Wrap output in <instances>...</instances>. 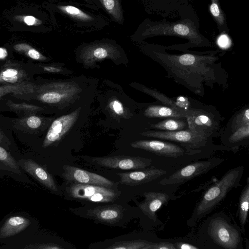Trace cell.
<instances>
[{
	"mask_svg": "<svg viewBox=\"0 0 249 249\" xmlns=\"http://www.w3.org/2000/svg\"><path fill=\"white\" fill-rule=\"evenodd\" d=\"M217 44L223 49L229 48L231 44V41L229 36L225 34L221 35L217 39Z\"/></svg>",
	"mask_w": 249,
	"mask_h": 249,
	"instance_id": "40",
	"label": "cell"
},
{
	"mask_svg": "<svg viewBox=\"0 0 249 249\" xmlns=\"http://www.w3.org/2000/svg\"><path fill=\"white\" fill-rule=\"evenodd\" d=\"M62 168L63 172L61 176L69 183L89 184L113 188H117L118 185V182L77 167L64 165Z\"/></svg>",
	"mask_w": 249,
	"mask_h": 249,
	"instance_id": "14",
	"label": "cell"
},
{
	"mask_svg": "<svg viewBox=\"0 0 249 249\" xmlns=\"http://www.w3.org/2000/svg\"><path fill=\"white\" fill-rule=\"evenodd\" d=\"M35 82H25L14 85H0V99L13 94H23L33 92Z\"/></svg>",
	"mask_w": 249,
	"mask_h": 249,
	"instance_id": "28",
	"label": "cell"
},
{
	"mask_svg": "<svg viewBox=\"0 0 249 249\" xmlns=\"http://www.w3.org/2000/svg\"><path fill=\"white\" fill-rule=\"evenodd\" d=\"M34 66L36 71V74L41 73H58L63 71L62 68L56 64H45L43 62H34Z\"/></svg>",
	"mask_w": 249,
	"mask_h": 249,
	"instance_id": "34",
	"label": "cell"
},
{
	"mask_svg": "<svg viewBox=\"0 0 249 249\" xmlns=\"http://www.w3.org/2000/svg\"><path fill=\"white\" fill-rule=\"evenodd\" d=\"M243 170V166L230 170L217 183L209 188L196 204L187 224L195 225L215 208L231 190L238 186Z\"/></svg>",
	"mask_w": 249,
	"mask_h": 249,
	"instance_id": "2",
	"label": "cell"
},
{
	"mask_svg": "<svg viewBox=\"0 0 249 249\" xmlns=\"http://www.w3.org/2000/svg\"><path fill=\"white\" fill-rule=\"evenodd\" d=\"M247 124H249V108L248 107L238 113L233 118L231 124L232 132H233L238 128Z\"/></svg>",
	"mask_w": 249,
	"mask_h": 249,
	"instance_id": "33",
	"label": "cell"
},
{
	"mask_svg": "<svg viewBox=\"0 0 249 249\" xmlns=\"http://www.w3.org/2000/svg\"><path fill=\"white\" fill-rule=\"evenodd\" d=\"M15 19L28 26H39L42 23L39 19L30 15H17Z\"/></svg>",
	"mask_w": 249,
	"mask_h": 249,
	"instance_id": "37",
	"label": "cell"
},
{
	"mask_svg": "<svg viewBox=\"0 0 249 249\" xmlns=\"http://www.w3.org/2000/svg\"><path fill=\"white\" fill-rule=\"evenodd\" d=\"M41 115L10 117L0 113V125L9 129L20 142L40 135L48 128L50 119Z\"/></svg>",
	"mask_w": 249,
	"mask_h": 249,
	"instance_id": "5",
	"label": "cell"
},
{
	"mask_svg": "<svg viewBox=\"0 0 249 249\" xmlns=\"http://www.w3.org/2000/svg\"><path fill=\"white\" fill-rule=\"evenodd\" d=\"M36 84L32 92L13 94L12 97L48 107L62 104L71 99L79 92L74 84L35 79Z\"/></svg>",
	"mask_w": 249,
	"mask_h": 249,
	"instance_id": "3",
	"label": "cell"
},
{
	"mask_svg": "<svg viewBox=\"0 0 249 249\" xmlns=\"http://www.w3.org/2000/svg\"><path fill=\"white\" fill-rule=\"evenodd\" d=\"M179 119L180 118H169L157 124H151L150 127L166 131L182 130L186 127V123L184 121Z\"/></svg>",
	"mask_w": 249,
	"mask_h": 249,
	"instance_id": "29",
	"label": "cell"
},
{
	"mask_svg": "<svg viewBox=\"0 0 249 249\" xmlns=\"http://www.w3.org/2000/svg\"><path fill=\"white\" fill-rule=\"evenodd\" d=\"M249 204V179H247V183L242 190L239 201L238 215L241 228L243 233L245 226L248 221V213Z\"/></svg>",
	"mask_w": 249,
	"mask_h": 249,
	"instance_id": "26",
	"label": "cell"
},
{
	"mask_svg": "<svg viewBox=\"0 0 249 249\" xmlns=\"http://www.w3.org/2000/svg\"><path fill=\"white\" fill-rule=\"evenodd\" d=\"M86 0V1H88V0Z\"/></svg>",
	"mask_w": 249,
	"mask_h": 249,
	"instance_id": "43",
	"label": "cell"
},
{
	"mask_svg": "<svg viewBox=\"0 0 249 249\" xmlns=\"http://www.w3.org/2000/svg\"><path fill=\"white\" fill-rule=\"evenodd\" d=\"M83 159L97 166L124 170L144 168L149 166L152 163L150 159L125 155L83 157Z\"/></svg>",
	"mask_w": 249,
	"mask_h": 249,
	"instance_id": "12",
	"label": "cell"
},
{
	"mask_svg": "<svg viewBox=\"0 0 249 249\" xmlns=\"http://www.w3.org/2000/svg\"><path fill=\"white\" fill-rule=\"evenodd\" d=\"M130 145L134 148L141 149L156 155L172 158L183 156L185 150L176 144L158 140H139L132 142Z\"/></svg>",
	"mask_w": 249,
	"mask_h": 249,
	"instance_id": "19",
	"label": "cell"
},
{
	"mask_svg": "<svg viewBox=\"0 0 249 249\" xmlns=\"http://www.w3.org/2000/svg\"><path fill=\"white\" fill-rule=\"evenodd\" d=\"M141 135L179 142L186 150V153L190 155L200 152L210 140L189 128L173 131H148L142 133Z\"/></svg>",
	"mask_w": 249,
	"mask_h": 249,
	"instance_id": "7",
	"label": "cell"
},
{
	"mask_svg": "<svg viewBox=\"0 0 249 249\" xmlns=\"http://www.w3.org/2000/svg\"><path fill=\"white\" fill-rule=\"evenodd\" d=\"M13 50L30 59V61H36L43 62L48 61V58L39 51L31 45L26 43L15 44L13 46Z\"/></svg>",
	"mask_w": 249,
	"mask_h": 249,
	"instance_id": "27",
	"label": "cell"
},
{
	"mask_svg": "<svg viewBox=\"0 0 249 249\" xmlns=\"http://www.w3.org/2000/svg\"><path fill=\"white\" fill-rule=\"evenodd\" d=\"M188 128L210 139L214 136L218 124L210 113L199 109H195L186 118Z\"/></svg>",
	"mask_w": 249,
	"mask_h": 249,
	"instance_id": "18",
	"label": "cell"
},
{
	"mask_svg": "<svg viewBox=\"0 0 249 249\" xmlns=\"http://www.w3.org/2000/svg\"><path fill=\"white\" fill-rule=\"evenodd\" d=\"M109 14L117 22H122L123 15L119 0H100Z\"/></svg>",
	"mask_w": 249,
	"mask_h": 249,
	"instance_id": "31",
	"label": "cell"
},
{
	"mask_svg": "<svg viewBox=\"0 0 249 249\" xmlns=\"http://www.w3.org/2000/svg\"><path fill=\"white\" fill-rule=\"evenodd\" d=\"M174 244L168 242H151L146 249H175Z\"/></svg>",
	"mask_w": 249,
	"mask_h": 249,
	"instance_id": "38",
	"label": "cell"
},
{
	"mask_svg": "<svg viewBox=\"0 0 249 249\" xmlns=\"http://www.w3.org/2000/svg\"><path fill=\"white\" fill-rule=\"evenodd\" d=\"M195 109L191 110H181L169 106L153 105L148 107L144 115L149 118H186L192 114Z\"/></svg>",
	"mask_w": 249,
	"mask_h": 249,
	"instance_id": "24",
	"label": "cell"
},
{
	"mask_svg": "<svg viewBox=\"0 0 249 249\" xmlns=\"http://www.w3.org/2000/svg\"><path fill=\"white\" fill-rule=\"evenodd\" d=\"M249 136V124H247L233 131L230 136L229 141L231 143H236L248 139Z\"/></svg>",
	"mask_w": 249,
	"mask_h": 249,
	"instance_id": "35",
	"label": "cell"
},
{
	"mask_svg": "<svg viewBox=\"0 0 249 249\" xmlns=\"http://www.w3.org/2000/svg\"><path fill=\"white\" fill-rule=\"evenodd\" d=\"M59 244L48 240L44 233L38 230L27 238L20 241L7 244H2L0 249H62Z\"/></svg>",
	"mask_w": 249,
	"mask_h": 249,
	"instance_id": "21",
	"label": "cell"
},
{
	"mask_svg": "<svg viewBox=\"0 0 249 249\" xmlns=\"http://www.w3.org/2000/svg\"><path fill=\"white\" fill-rule=\"evenodd\" d=\"M57 8L63 13L82 21H90L93 18L79 8L71 5H59Z\"/></svg>",
	"mask_w": 249,
	"mask_h": 249,
	"instance_id": "32",
	"label": "cell"
},
{
	"mask_svg": "<svg viewBox=\"0 0 249 249\" xmlns=\"http://www.w3.org/2000/svg\"><path fill=\"white\" fill-rule=\"evenodd\" d=\"M38 220L25 211L11 212L0 221V244L16 243L38 230Z\"/></svg>",
	"mask_w": 249,
	"mask_h": 249,
	"instance_id": "4",
	"label": "cell"
},
{
	"mask_svg": "<svg viewBox=\"0 0 249 249\" xmlns=\"http://www.w3.org/2000/svg\"><path fill=\"white\" fill-rule=\"evenodd\" d=\"M151 242L138 239L117 242L106 248L108 249H146Z\"/></svg>",
	"mask_w": 249,
	"mask_h": 249,
	"instance_id": "30",
	"label": "cell"
},
{
	"mask_svg": "<svg viewBox=\"0 0 249 249\" xmlns=\"http://www.w3.org/2000/svg\"><path fill=\"white\" fill-rule=\"evenodd\" d=\"M157 61L175 79L180 80L191 89V80L201 82L210 80L214 69L210 67L217 59L212 56H199L190 53L170 54L153 52Z\"/></svg>",
	"mask_w": 249,
	"mask_h": 249,
	"instance_id": "1",
	"label": "cell"
},
{
	"mask_svg": "<svg viewBox=\"0 0 249 249\" xmlns=\"http://www.w3.org/2000/svg\"><path fill=\"white\" fill-rule=\"evenodd\" d=\"M65 190L72 200L93 203L113 202L121 195L117 188L80 183H69Z\"/></svg>",
	"mask_w": 249,
	"mask_h": 249,
	"instance_id": "6",
	"label": "cell"
},
{
	"mask_svg": "<svg viewBox=\"0 0 249 249\" xmlns=\"http://www.w3.org/2000/svg\"><path fill=\"white\" fill-rule=\"evenodd\" d=\"M5 177L22 184L36 185L20 168L16 158L0 145V178Z\"/></svg>",
	"mask_w": 249,
	"mask_h": 249,
	"instance_id": "16",
	"label": "cell"
},
{
	"mask_svg": "<svg viewBox=\"0 0 249 249\" xmlns=\"http://www.w3.org/2000/svg\"><path fill=\"white\" fill-rule=\"evenodd\" d=\"M17 160L20 168L27 175L31 177L51 193L54 194L58 193V187L53 177L29 151L22 153L21 156Z\"/></svg>",
	"mask_w": 249,
	"mask_h": 249,
	"instance_id": "10",
	"label": "cell"
},
{
	"mask_svg": "<svg viewBox=\"0 0 249 249\" xmlns=\"http://www.w3.org/2000/svg\"><path fill=\"white\" fill-rule=\"evenodd\" d=\"M210 11L217 22L222 25L225 22V18L219 5L218 0H211Z\"/></svg>",
	"mask_w": 249,
	"mask_h": 249,
	"instance_id": "36",
	"label": "cell"
},
{
	"mask_svg": "<svg viewBox=\"0 0 249 249\" xmlns=\"http://www.w3.org/2000/svg\"><path fill=\"white\" fill-rule=\"evenodd\" d=\"M82 211V210H81ZM82 211L81 216L95 222L108 225H115L124 217V210L119 204H111L89 208Z\"/></svg>",
	"mask_w": 249,
	"mask_h": 249,
	"instance_id": "15",
	"label": "cell"
},
{
	"mask_svg": "<svg viewBox=\"0 0 249 249\" xmlns=\"http://www.w3.org/2000/svg\"><path fill=\"white\" fill-rule=\"evenodd\" d=\"M109 106L117 115H122L124 113V109L122 104L118 100H113L109 104Z\"/></svg>",
	"mask_w": 249,
	"mask_h": 249,
	"instance_id": "39",
	"label": "cell"
},
{
	"mask_svg": "<svg viewBox=\"0 0 249 249\" xmlns=\"http://www.w3.org/2000/svg\"><path fill=\"white\" fill-rule=\"evenodd\" d=\"M8 53L6 49L0 48V64L9 59L7 58Z\"/></svg>",
	"mask_w": 249,
	"mask_h": 249,
	"instance_id": "42",
	"label": "cell"
},
{
	"mask_svg": "<svg viewBox=\"0 0 249 249\" xmlns=\"http://www.w3.org/2000/svg\"><path fill=\"white\" fill-rule=\"evenodd\" d=\"M176 249H197L198 248L195 246L188 243L178 242L175 244Z\"/></svg>",
	"mask_w": 249,
	"mask_h": 249,
	"instance_id": "41",
	"label": "cell"
},
{
	"mask_svg": "<svg viewBox=\"0 0 249 249\" xmlns=\"http://www.w3.org/2000/svg\"><path fill=\"white\" fill-rule=\"evenodd\" d=\"M166 174L165 170L154 167L142 170L117 173L120 177V183L129 186H137L147 183Z\"/></svg>",
	"mask_w": 249,
	"mask_h": 249,
	"instance_id": "22",
	"label": "cell"
},
{
	"mask_svg": "<svg viewBox=\"0 0 249 249\" xmlns=\"http://www.w3.org/2000/svg\"><path fill=\"white\" fill-rule=\"evenodd\" d=\"M142 35L175 36L186 38L197 45L202 44L203 41L194 24L188 20L176 23L164 21L152 23L145 28Z\"/></svg>",
	"mask_w": 249,
	"mask_h": 249,
	"instance_id": "8",
	"label": "cell"
},
{
	"mask_svg": "<svg viewBox=\"0 0 249 249\" xmlns=\"http://www.w3.org/2000/svg\"><path fill=\"white\" fill-rule=\"evenodd\" d=\"M0 145L2 146L18 160L22 155V152L16 142L14 135L8 129L0 125Z\"/></svg>",
	"mask_w": 249,
	"mask_h": 249,
	"instance_id": "25",
	"label": "cell"
},
{
	"mask_svg": "<svg viewBox=\"0 0 249 249\" xmlns=\"http://www.w3.org/2000/svg\"><path fill=\"white\" fill-rule=\"evenodd\" d=\"M208 233L216 244L224 249H236L241 243L239 231L221 217L212 219Z\"/></svg>",
	"mask_w": 249,
	"mask_h": 249,
	"instance_id": "11",
	"label": "cell"
},
{
	"mask_svg": "<svg viewBox=\"0 0 249 249\" xmlns=\"http://www.w3.org/2000/svg\"><path fill=\"white\" fill-rule=\"evenodd\" d=\"M222 161V159L213 158L206 160L193 162L164 178L160 182V184L165 185L184 183L208 172Z\"/></svg>",
	"mask_w": 249,
	"mask_h": 249,
	"instance_id": "13",
	"label": "cell"
},
{
	"mask_svg": "<svg viewBox=\"0 0 249 249\" xmlns=\"http://www.w3.org/2000/svg\"><path fill=\"white\" fill-rule=\"evenodd\" d=\"M36 74L34 62L30 60L9 59L0 64V85L35 82Z\"/></svg>",
	"mask_w": 249,
	"mask_h": 249,
	"instance_id": "9",
	"label": "cell"
},
{
	"mask_svg": "<svg viewBox=\"0 0 249 249\" xmlns=\"http://www.w3.org/2000/svg\"><path fill=\"white\" fill-rule=\"evenodd\" d=\"M120 55L116 47L109 43H94L89 45L82 50L80 58L87 65H91L95 62L106 58L115 60Z\"/></svg>",
	"mask_w": 249,
	"mask_h": 249,
	"instance_id": "20",
	"label": "cell"
},
{
	"mask_svg": "<svg viewBox=\"0 0 249 249\" xmlns=\"http://www.w3.org/2000/svg\"><path fill=\"white\" fill-rule=\"evenodd\" d=\"M50 110V107L18 99L10 95L0 99V112H12L18 117L42 114Z\"/></svg>",
	"mask_w": 249,
	"mask_h": 249,
	"instance_id": "17",
	"label": "cell"
},
{
	"mask_svg": "<svg viewBox=\"0 0 249 249\" xmlns=\"http://www.w3.org/2000/svg\"><path fill=\"white\" fill-rule=\"evenodd\" d=\"M143 196L144 199L139 204V207L149 219L156 221L157 211L163 205L167 204L169 196L166 193L157 192H145Z\"/></svg>",
	"mask_w": 249,
	"mask_h": 249,
	"instance_id": "23",
	"label": "cell"
}]
</instances>
